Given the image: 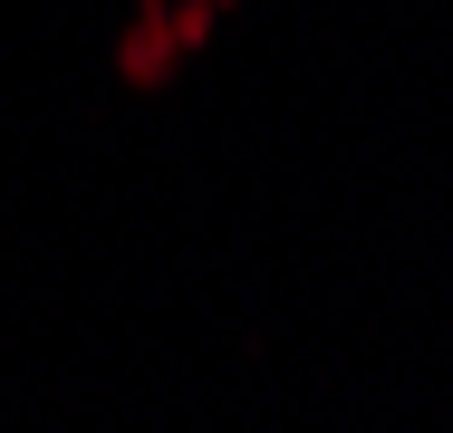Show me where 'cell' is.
<instances>
[{"label":"cell","mask_w":453,"mask_h":433,"mask_svg":"<svg viewBox=\"0 0 453 433\" xmlns=\"http://www.w3.org/2000/svg\"><path fill=\"white\" fill-rule=\"evenodd\" d=\"M222 10H232V0H135V29L116 39V78L135 87V96H155V87L212 39Z\"/></svg>","instance_id":"6da1fadb"}]
</instances>
